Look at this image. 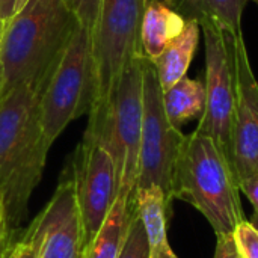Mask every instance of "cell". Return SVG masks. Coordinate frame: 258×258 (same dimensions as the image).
Masks as SVG:
<instances>
[{
	"mask_svg": "<svg viewBox=\"0 0 258 258\" xmlns=\"http://www.w3.org/2000/svg\"><path fill=\"white\" fill-rule=\"evenodd\" d=\"M213 258H242L233 236L216 237V249Z\"/></svg>",
	"mask_w": 258,
	"mask_h": 258,
	"instance_id": "44dd1931",
	"label": "cell"
},
{
	"mask_svg": "<svg viewBox=\"0 0 258 258\" xmlns=\"http://www.w3.org/2000/svg\"><path fill=\"white\" fill-rule=\"evenodd\" d=\"M163 2H165V3H166V5H169V6H171V5H174V3H175V0H163Z\"/></svg>",
	"mask_w": 258,
	"mask_h": 258,
	"instance_id": "f546056e",
	"label": "cell"
},
{
	"mask_svg": "<svg viewBox=\"0 0 258 258\" xmlns=\"http://www.w3.org/2000/svg\"><path fill=\"white\" fill-rule=\"evenodd\" d=\"M68 165L73 174L86 245L89 246L116 201V166L109 151L95 139L85 135Z\"/></svg>",
	"mask_w": 258,
	"mask_h": 258,
	"instance_id": "9c48e42d",
	"label": "cell"
},
{
	"mask_svg": "<svg viewBox=\"0 0 258 258\" xmlns=\"http://www.w3.org/2000/svg\"><path fill=\"white\" fill-rule=\"evenodd\" d=\"M136 210L135 198L116 197L107 218L88 246L86 258H118L122 249L130 219Z\"/></svg>",
	"mask_w": 258,
	"mask_h": 258,
	"instance_id": "9a60e30c",
	"label": "cell"
},
{
	"mask_svg": "<svg viewBox=\"0 0 258 258\" xmlns=\"http://www.w3.org/2000/svg\"><path fill=\"white\" fill-rule=\"evenodd\" d=\"M200 26L206 50V107L194 132L210 138L234 169L233 127L236 83L230 41L227 33L207 20H200Z\"/></svg>",
	"mask_w": 258,
	"mask_h": 258,
	"instance_id": "ba28073f",
	"label": "cell"
},
{
	"mask_svg": "<svg viewBox=\"0 0 258 258\" xmlns=\"http://www.w3.org/2000/svg\"><path fill=\"white\" fill-rule=\"evenodd\" d=\"M144 119V54L135 56L115 80L106 101L89 112L85 136L112 156L118 175V197L135 198Z\"/></svg>",
	"mask_w": 258,
	"mask_h": 258,
	"instance_id": "277c9868",
	"label": "cell"
},
{
	"mask_svg": "<svg viewBox=\"0 0 258 258\" xmlns=\"http://www.w3.org/2000/svg\"><path fill=\"white\" fill-rule=\"evenodd\" d=\"M236 83L233 156L239 183L258 172V82L243 36H230Z\"/></svg>",
	"mask_w": 258,
	"mask_h": 258,
	"instance_id": "8fae6325",
	"label": "cell"
},
{
	"mask_svg": "<svg viewBox=\"0 0 258 258\" xmlns=\"http://www.w3.org/2000/svg\"><path fill=\"white\" fill-rule=\"evenodd\" d=\"M15 0H0V17L3 21H9L14 15Z\"/></svg>",
	"mask_w": 258,
	"mask_h": 258,
	"instance_id": "cb8c5ba5",
	"label": "cell"
},
{
	"mask_svg": "<svg viewBox=\"0 0 258 258\" xmlns=\"http://www.w3.org/2000/svg\"><path fill=\"white\" fill-rule=\"evenodd\" d=\"M248 2L249 0H175L177 5L189 12V18H197L198 21L207 20L233 38L243 36L242 17Z\"/></svg>",
	"mask_w": 258,
	"mask_h": 258,
	"instance_id": "e0dca14e",
	"label": "cell"
},
{
	"mask_svg": "<svg viewBox=\"0 0 258 258\" xmlns=\"http://www.w3.org/2000/svg\"><path fill=\"white\" fill-rule=\"evenodd\" d=\"M201 35V26L197 18H186L184 30L165 48V51L153 62L162 92L168 91L181 80L197 53Z\"/></svg>",
	"mask_w": 258,
	"mask_h": 258,
	"instance_id": "5bb4252c",
	"label": "cell"
},
{
	"mask_svg": "<svg viewBox=\"0 0 258 258\" xmlns=\"http://www.w3.org/2000/svg\"><path fill=\"white\" fill-rule=\"evenodd\" d=\"M63 3L74 14L79 24L88 29L91 33L97 20L100 0H63Z\"/></svg>",
	"mask_w": 258,
	"mask_h": 258,
	"instance_id": "ffe728a7",
	"label": "cell"
},
{
	"mask_svg": "<svg viewBox=\"0 0 258 258\" xmlns=\"http://www.w3.org/2000/svg\"><path fill=\"white\" fill-rule=\"evenodd\" d=\"M27 3V0H15V6H14V15L17 14V12H20L23 8H24V5Z\"/></svg>",
	"mask_w": 258,
	"mask_h": 258,
	"instance_id": "484cf974",
	"label": "cell"
},
{
	"mask_svg": "<svg viewBox=\"0 0 258 258\" xmlns=\"http://www.w3.org/2000/svg\"><path fill=\"white\" fill-rule=\"evenodd\" d=\"M233 237L242 258H258V228L251 221H243Z\"/></svg>",
	"mask_w": 258,
	"mask_h": 258,
	"instance_id": "d6986e66",
	"label": "cell"
},
{
	"mask_svg": "<svg viewBox=\"0 0 258 258\" xmlns=\"http://www.w3.org/2000/svg\"><path fill=\"white\" fill-rule=\"evenodd\" d=\"M79 26L63 0H27L0 42L2 100L20 85L41 97Z\"/></svg>",
	"mask_w": 258,
	"mask_h": 258,
	"instance_id": "7a4b0ae2",
	"label": "cell"
},
{
	"mask_svg": "<svg viewBox=\"0 0 258 258\" xmlns=\"http://www.w3.org/2000/svg\"><path fill=\"white\" fill-rule=\"evenodd\" d=\"M118 258H150L145 230H144V225H142L136 210L130 219L125 240H124L122 249H121Z\"/></svg>",
	"mask_w": 258,
	"mask_h": 258,
	"instance_id": "ac0fdd59",
	"label": "cell"
},
{
	"mask_svg": "<svg viewBox=\"0 0 258 258\" xmlns=\"http://www.w3.org/2000/svg\"><path fill=\"white\" fill-rule=\"evenodd\" d=\"M186 18L162 0H148L142 29L141 45L147 59L154 62L165 48L184 30Z\"/></svg>",
	"mask_w": 258,
	"mask_h": 258,
	"instance_id": "4fadbf2b",
	"label": "cell"
},
{
	"mask_svg": "<svg viewBox=\"0 0 258 258\" xmlns=\"http://www.w3.org/2000/svg\"><path fill=\"white\" fill-rule=\"evenodd\" d=\"M251 222H252V224H254V225H255V227H257V228H258V218H257V216H252Z\"/></svg>",
	"mask_w": 258,
	"mask_h": 258,
	"instance_id": "f1b7e54d",
	"label": "cell"
},
{
	"mask_svg": "<svg viewBox=\"0 0 258 258\" xmlns=\"http://www.w3.org/2000/svg\"><path fill=\"white\" fill-rule=\"evenodd\" d=\"M135 206L144 225L150 258H178L168 242V216L171 204L157 186L136 189Z\"/></svg>",
	"mask_w": 258,
	"mask_h": 258,
	"instance_id": "7c38bea8",
	"label": "cell"
},
{
	"mask_svg": "<svg viewBox=\"0 0 258 258\" xmlns=\"http://www.w3.org/2000/svg\"><path fill=\"white\" fill-rule=\"evenodd\" d=\"M148 0H100L91 30L97 95L92 107L103 104L124 70L142 53L141 29Z\"/></svg>",
	"mask_w": 258,
	"mask_h": 258,
	"instance_id": "8992f818",
	"label": "cell"
},
{
	"mask_svg": "<svg viewBox=\"0 0 258 258\" xmlns=\"http://www.w3.org/2000/svg\"><path fill=\"white\" fill-rule=\"evenodd\" d=\"M251 2H254L255 5H258V0H251Z\"/></svg>",
	"mask_w": 258,
	"mask_h": 258,
	"instance_id": "4dcf8cb0",
	"label": "cell"
},
{
	"mask_svg": "<svg viewBox=\"0 0 258 258\" xmlns=\"http://www.w3.org/2000/svg\"><path fill=\"white\" fill-rule=\"evenodd\" d=\"M184 141L186 135L174 127L165 113L154 63L144 56V119L136 189L157 186L172 204L174 172Z\"/></svg>",
	"mask_w": 258,
	"mask_h": 258,
	"instance_id": "52a82bcc",
	"label": "cell"
},
{
	"mask_svg": "<svg viewBox=\"0 0 258 258\" xmlns=\"http://www.w3.org/2000/svg\"><path fill=\"white\" fill-rule=\"evenodd\" d=\"M239 189L246 195V198L254 207V216L258 218V172L243 178L239 183Z\"/></svg>",
	"mask_w": 258,
	"mask_h": 258,
	"instance_id": "7402d4cb",
	"label": "cell"
},
{
	"mask_svg": "<svg viewBox=\"0 0 258 258\" xmlns=\"http://www.w3.org/2000/svg\"><path fill=\"white\" fill-rule=\"evenodd\" d=\"M5 29H6V21H3V20H2V17H0V42H2V38H3Z\"/></svg>",
	"mask_w": 258,
	"mask_h": 258,
	"instance_id": "83f0119b",
	"label": "cell"
},
{
	"mask_svg": "<svg viewBox=\"0 0 258 258\" xmlns=\"http://www.w3.org/2000/svg\"><path fill=\"white\" fill-rule=\"evenodd\" d=\"M39 122V95L27 85L0 101V227L6 242L27 213L50 150Z\"/></svg>",
	"mask_w": 258,
	"mask_h": 258,
	"instance_id": "6da1fadb",
	"label": "cell"
},
{
	"mask_svg": "<svg viewBox=\"0 0 258 258\" xmlns=\"http://www.w3.org/2000/svg\"><path fill=\"white\" fill-rule=\"evenodd\" d=\"M163 107L169 122L177 128L192 119L201 118L206 107L204 82L184 76L163 92Z\"/></svg>",
	"mask_w": 258,
	"mask_h": 258,
	"instance_id": "2e32d148",
	"label": "cell"
},
{
	"mask_svg": "<svg viewBox=\"0 0 258 258\" xmlns=\"http://www.w3.org/2000/svg\"><path fill=\"white\" fill-rule=\"evenodd\" d=\"M21 240H23V243H24V249H23V255H21V258H35L33 246H32L24 237H21Z\"/></svg>",
	"mask_w": 258,
	"mask_h": 258,
	"instance_id": "d4e9b609",
	"label": "cell"
},
{
	"mask_svg": "<svg viewBox=\"0 0 258 258\" xmlns=\"http://www.w3.org/2000/svg\"><path fill=\"white\" fill-rule=\"evenodd\" d=\"M23 237L33 246L35 258H86L88 245L70 165H67L51 200Z\"/></svg>",
	"mask_w": 258,
	"mask_h": 258,
	"instance_id": "30bf717a",
	"label": "cell"
},
{
	"mask_svg": "<svg viewBox=\"0 0 258 258\" xmlns=\"http://www.w3.org/2000/svg\"><path fill=\"white\" fill-rule=\"evenodd\" d=\"M6 249V245H5V237H3V233H2V227H0V255L2 252Z\"/></svg>",
	"mask_w": 258,
	"mask_h": 258,
	"instance_id": "4316f807",
	"label": "cell"
},
{
	"mask_svg": "<svg viewBox=\"0 0 258 258\" xmlns=\"http://www.w3.org/2000/svg\"><path fill=\"white\" fill-rule=\"evenodd\" d=\"M23 249H24V243H23V240H18V242H15L14 245L11 243V245L2 252L0 258H21V255H23Z\"/></svg>",
	"mask_w": 258,
	"mask_h": 258,
	"instance_id": "603a6c76",
	"label": "cell"
},
{
	"mask_svg": "<svg viewBox=\"0 0 258 258\" xmlns=\"http://www.w3.org/2000/svg\"><path fill=\"white\" fill-rule=\"evenodd\" d=\"M95 95L91 33L79 26L39 97V122L50 145L71 121L91 112Z\"/></svg>",
	"mask_w": 258,
	"mask_h": 258,
	"instance_id": "5b68a950",
	"label": "cell"
},
{
	"mask_svg": "<svg viewBox=\"0 0 258 258\" xmlns=\"http://www.w3.org/2000/svg\"><path fill=\"white\" fill-rule=\"evenodd\" d=\"M239 195L236 172L215 142L195 132L186 136L174 172L172 200L194 206L219 237L233 236L246 221Z\"/></svg>",
	"mask_w": 258,
	"mask_h": 258,
	"instance_id": "3957f363",
	"label": "cell"
}]
</instances>
